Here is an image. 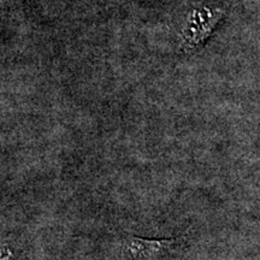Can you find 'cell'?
I'll return each mask as SVG.
<instances>
[{"mask_svg":"<svg viewBox=\"0 0 260 260\" xmlns=\"http://www.w3.org/2000/svg\"><path fill=\"white\" fill-rule=\"evenodd\" d=\"M0 260H12V253L10 249L4 248L0 251Z\"/></svg>","mask_w":260,"mask_h":260,"instance_id":"obj_2","label":"cell"},{"mask_svg":"<svg viewBox=\"0 0 260 260\" xmlns=\"http://www.w3.org/2000/svg\"><path fill=\"white\" fill-rule=\"evenodd\" d=\"M184 241L186 235L172 239H144L133 234H125L123 239V252L133 260H158Z\"/></svg>","mask_w":260,"mask_h":260,"instance_id":"obj_1","label":"cell"}]
</instances>
